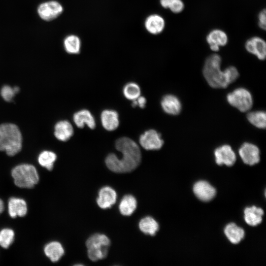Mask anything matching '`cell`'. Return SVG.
Returning a JSON list of instances; mask_svg holds the SVG:
<instances>
[{"mask_svg": "<svg viewBox=\"0 0 266 266\" xmlns=\"http://www.w3.org/2000/svg\"><path fill=\"white\" fill-rule=\"evenodd\" d=\"M221 58L217 54L208 57L203 67V74L208 84L214 88H225L239 76L237 69L233 66L221 69Z\"/></svg>", "mask_w": 266, "mask_h": 266, "instance_id": "2", "label": "cell"}, {"mask_svg": "<svg viewBox=\"0 0 266 266\" xmlns=\"http://www.w3.org/2000/svg\"><path fill=\"white\" fill-rule=\"evenodd\" d=\"M56 159L57 156L55 153L50 151H44L39 155L38 162L40 166L48 170H51Z\"/></svg>", "mask_w": 266, "mask_h": 266, "instance_id": "28", "label": "cell"}, {"mask_svg": "<svg viewBox=\"0 0 266 266\" xmlns=\"http://www.w3.org/2000/svg\"><path fill=\"white\" fill-rule=\"evenodd\" d=\"M165 22L164 18L158 14L148 16L145 21V27L150 33L157 34L164 30Z\"/></svg>", "mask_w": 266, "mask_h": 266, "instance_id": "17", "label": "cell"}, {"mask_svg": "<svg viewBox=\"0 0 266 266\" xmlns=\"http://www.w3.org/2000/svg\"><path fill=\"white\" fill-rule=\"evenodd\" d=\"M116 149L121 152L122 156L119 159L115 154H109L105 159L107 167L116 173H127L132 171L139 165L141 155L138 145L132 139L127 137L118 139L115 142Z\"/></svg>", "mask_w": 266, "mask_h": 266, "instance_id": "1", "label": "cell"}, {"mask_svg": "<svg viewBox=\"0 0 266 266\" xmlns=\"http://www.w3.org/2000/svg\"><path fill=\"white\" fill-rule=\"evenodd\" d=\"M4 210V203L3 201L0 199V214H1Z\"/></svg>", "mask_w": 266, "mask_h": 266, "instance_id": "37", "label": "cell"}, {"mask_svg": "<svg viewBox=\"0 0 266 266\" xmlns=\"http://www.w3.org/2000/svg\"><path fill=\"white\" fill-rule=\"evenodd\" d=\"M8 211L9 216L13 218L25 216L27 212L26 201L20 198H11L8 202Z\"/></svg>", "mask_w": 266, "mask_h": 266, "instance_id": "14", "label": "cell"}, {"mask_svg": "<svg viewBox=\"0 0 266 266\" xmlns=\"http://www.w3.org/2000/svg\"><path fill=\"white\" fill-rule=\"evenodd\" d=\"M11 175L15 184L22 188H32L39 181V176L35 167L30 164L17 166L11 171Z\"/></svg>", "mask_w": 266, "mask_h": 266, "instance_id": "4", "label": "cell"}, {"mask_svg": "<svg viewBox=\"0 0 266 266\" xmlns=\"http://www.w3.org/2000/svg\"><path fill=\"white\" fill-rule=\"evenodd\" d=\"M110 241L104 234L95 233L90 236L86 242V245L88 248H100L109 247Z\"/></svg>", "mask_w": 266, "mask_h": 266, "instance_id": "24", "label": "cell"}, {"mask_svg": "<svg viewBox=\"0 0 266 266\" xmlns=\"http://www.w3.org/2000/svg\"><path fill=\"white\" fill-rule=\"evenodd\" d=\"M170 0H160V4L165 8H168L170 4Z\"/></svg>", "mask_w": 266, "mask_h": 266, "instance_id": "36", "label": "cell"}, {"mask_svg": "<svg viewBox=\"0 0 266 266\" xmlns=\"http://www.w3.org/2000/svg\"><path fill=\"white\" fill-rule=\"evenodd\" d=\"M63 11L62 5L58 1L51 0L41 3L37 8V13L42 20L52 21L59 16Z\"/></svg>", "mask_w": 266, "mask_h": 266, "instance_id": "6", "label": "cell"}, {"mask_svg": "<svg viewBox=\"0 0 266 266\" xmlns=\"http://www.w3.org/2000/svg\"><path fill=\"white\" fill-rule=\"evenodd\" d=\"M245 47L249 53L255 55L259 60L265 59L266 43L263 38L258 36L252 37L246 41Z\"/></svg>", "mask_w": 266, "mask_h": 266, "instance_id": "10", "label": "cell"}, {"mask_svg": "<svg viewBox=\"0 0 266 266\" xmlns=\"http://www.w3.org/2000/svg\"><path fill=\"white\" fill-rule=\"evenodd\" d=\"M54 130L55 137L62 141L68 140L73 134L72 126L66 120L58 122L55 125Z\"/></svg>", "mask_w": 266, "mask_h": 266, "instance_id": "16", "label": "cell"}, {"mask_svg": "<svg viewBox=\"0 0 266 266\" xmlns=\"http://www.w3.org/2000/svg\"><path fill=\"white\" fill-rule=\"evenodd\" d=\"M22 144V134L16 125L5 123L0 125V151L13 156L21 151Z\"/></svg>", "mask_w": 266, "mask_h": 266, "instance_id": "3", "label": "cell"}, {"mask_svg": "<svg viewBox=\"0 0 266 266\" xmlns=\"http://www.w3.org/2000/svg\"><path fill=\"white\" fill-rule=\"evenodd\" d=\"M19 90L18 87L12 88L8 85H5L1 89L0 95L5 101H11L15 95L19 92Z\"/></svg>", "mask_w": 266, "mask_h": 266, "instance_id": "32", "label": "cell"}, {"mask_svg": "<svg viewBox=\"0 0 266 266\" xmlns=\"http://www.w3.org/2000/svg\"><path fill=\"white\" fill-rule=\"evenodd\" d=\"M97 202L100 207L106 209L111 207L116 201L117 194L111 187L105 186L99 192Z\"/></svg>", "mask_w": 266, "mask_h": 266, "instance_id": "12", "label": "cell"}, {"mask_svg": "<svg viewBox=\"0 0 266 266\" xmlns=\"http://www.w3.org/2000/svg\"><path fill=\"white\" fill-rule=\"evenodd\" d=\"M87 249L88 256L92 261H97L105 258L108 252V247Z\"/></svg>", "mask_w": 266, "mask_h": 266, "instance_id": "31", "label": "cell"}, {"mask_svg": "<svg viewBox=\"0 0 266 266\" xmlns=\"http://www.w3.org/2000/svg\"><path fill=\"white\" fill-rule=\"evenodd\" d=\"M136 100L138 106H139L141 108H143L145 107L146 103V100L144 97L139 96L136 99Z\"/></svg>", "mask_w": 266, "mask_h": 266, "instance_id": "35", "label": "cell"}, {"mask_svg": "<svg viewBox=\"0 0 266 266\" xmlns=\"http://www.w3.org/2000/svg\"><path fill=\"white\" fill-rule=\"evenodd\" d=\"M193 192L196 196L203 201L212 200L216 195L215 189L205 181H199L193 186Z\"/></svg>", "mask_w": 266, "mask_h": 266, "instance_id": "11", "label": "cell"}, {"mask_svg": "<svg viewBox=\"0 0 266 266\" xmlns=\"http://www.w3.org/2000/svg\"><path fill=\"white\" fill-rule=\"evenodd\" d=\"M247 118L249 122L259 129H265L266 126V112L263 111H256L248 113Z\"/></svg>", "mask_w": 266, "mask_h": 266, "instance_id": "27", "label": "cell"}, {"mask_svg": "<svg viewBox=\"0 0 266 266\" xmlns=\"http://www.w3.org/2000/svg\"><path fill=\"white\" fill-rule=\"evenodd\" d=\"M139 228L145 234L153 236L159 230V226L154 218L150 216H147L140 221Z\"/></svg>", "mask_w": 266, "mask_h": 266, "instance_id": "25", "label": "cell"}, {"mask_svg": "<svg viewBox=\"0 0 266 266\" xmlns=\"http://www.w3.org/2000/svg\"><path fill=\"white\" fill-rule=\"evenodd\" d=\"M184 4L181 0H171L168 8L174 13H179L183 11Z\"/></svg>", "mask_w": 266, "mask_h": 266, "instance_id": "33", "label": "cell"}, {"mask_svg": "<svg viewBox=\"0 0 266 266\" xmlns=\"http://www.w3.org/2000/svg\"><path fill=\"white\" fill-rule=\"evenodd\" d=\"M161 106L166 113L172 115L178 114L181 110V103L179 99L170 94L166 95L163 98Z\"/></svg>", "mask_w": 266, "mask_h": 266, "instance_id": "15", "label": "cell"}, {"mask_svg": "<svg viewBox=\"0 0 266 266\" xmlns=\"http://www.w3.org/2000/svg\"><path fill=\"white\" fill-rule=\"evenodd\" d=\"M64 46L67 53L72 54H78L80 50L81 41L78 36L69 35L65 38Z\"/></svg>", "mask_w": 266, "mask_h": 266, "instance_id": "26", "label": "cell"}, {"mask_svg": "<svg viewBox=\"0 0 266 266\" xmlns=\"http://www.w3.org/2000/svg\"><path fill=\"white\" fill-rule=\"evenodd\" d=\"M206 41L210 49L214 52L219 50L220 46L226 45L228 41L227 34L223 31L215 29L211 31L206 36Z\"/></svg>", "mask_w": 266, "mask_h": 266, "instance_id": "13", "label": "cell"}, {"mask_svg": "<svg viewBox=\"0 0 266 266\" xmlns=\"http://www.w3.org/2000/svg\"><path fill=\"white\" fill-rule=\"evenodd\" d=\"M239 154L243 162L250 166L258 163L260 160L259 148L251 143H243L239 149Z\"/></svg>", "mask_w": 266, "mask_h": 266, "instance_id": "8", "label": "cell"}, {"mask_svg": "<svg viewBox=\"0 0 266 266\" xmlns=\"http://www.w3.org/2000/svg\"><path fill=\"white\" fill-rule=\"evenodd\" d=\"M101 121L103 128L109 131L116 129L119 124L118 113L113 110H105L101 114Z\"/></svg>", "mask_w": 266, "mask_h": 266, "instance_id": "19", "label": "cell"}, {"mask_svg": "<svg viewBox=\"0 0 266 266\" xmlns=\"http://www.w3.org/2000/svg\"><path fill=\"white\" fill-rule=\"evenodd\" d=\"M137 201L135 198L131 195H127L122 199L119 205V209L122 215L130 216L136 208Z\"/></svg>", "mask_w": 266, "mask_h": 266, "instance_id": "23", "label": "cell"}, {"mask_svg": "<svg viewBox=\"0 0 266 266\" xmlns=\"http://www.w3.org/2000/svg\"><path fill=\"white\" fill-rule=\"evenodd\" d=\"M123 94L127 99L133 100L140 96V89L137 84L133 82L129 83L125 86Z\"/></svg>", "mask_w": 266, "mask_h": 266, "instance_id": "29", "label": "cell"}, {"mask_svg": "<svg viewBox=\"0 0 266 266\" xmlns=\"http://www.w3.org/2000/svg\"><path fill=\"white\" fill-rule=\"evenodd\" d=\"M244 213V220L246 223L250 226H257L262 221L264 211L261 208L255 206L247 207L245 209Z\"/></svg>", "mask_w": 266, "mask_h": 266, "instance_id": "20", "label": "cell"}, {"mask_svg": "<svg viewBox=\"0 0 266 266\" xmlns=\"http://www.w3.org/2000/svg\"><path fill=\"white\" fill-rule=\"evenodd\" d=\"M14 239V233L10 229L5 228L0 231V245L7 248L13 243Z\"/></svg>", "mask_w": 266, "mask_h": 266, "instance_id": "30", "label": "cell"}, {"mask_svg": "<svg viewBox=\"0 0 266 266\" xmlns=\"http://www.w3.org/2000/svg\"><path fill=\"white\" fill-rule=\"evenodd\" d=\"M139 141L141 146L147 150H159L164 144L161 134L154 130L146 131L140 135Z\"/></svg>", "mask_w": 266, "mask_h": 266, "instance_id": "7", "label": "cell"}, {"mask_svg": "<svg viewBox=\"0 0 266 266\" xmlns=\"http://www.w3.org/2000/svg\"><path fill=\"white\" fill-rule=\"evenodd\" d=\"M266 9H264L259 13L258 15V25L261 29L264 30H266Z\"/></svg>", "mask_w": 266, "mask_h": 266, "instance_id": "34", "label": "cell"}, {"mask_svg": "<svg viewBox=\"0 0 266 266\" xmlns=\"http://www.w3.org/2000/svg\"><path fill=\"white\" fill-rule=\"evenodd\" d=\"M228 102L241 112H246L253 105V98L251 93L243 88H238L228 94Z\"/></svg>", "mask_w": 266, "mask_h": 266, "instance_id": "5", "label": "cell"}, {"mask_svg": "<svg viewBox=\"0 0 266 266\" xmlns=\"http://www.w3.org/2000/svg\"><path fill=\"white\" fill-rule=\"evenodd\" d=\"M215 162L218 165L233 166L236 161V155L231 146L227 144L217 148L214 151Z\"/></svg>", "mask_w": 266, "mask_h": 266, "instance_id": "9", "label": "cell"}, {"mask_svg": "<svg viewBox=\"0 0 266 266\" xmlns=\"http://www.w3.org/2000/svg\"><path fill=\"white\" fill-rule=\"evenodd\" d=\"M170 0L171 1V0Z\"/></svg>", "mask_w": 266, "mask_h": 266, "instance_id": "38", "label": "cell"}, {"mask_svg": "<svg viewBox=\"0 0 266 266\" xmlns=\"http://www.w3.org/2000/svg\"><path fill=\"white\" fill-rule=\"evenodd\" d=\"M73 121L79 128H83L85 125L91 129H95L96 127L94 117L88 110L83 109L76 112L73 115Z\"/></svg>", "mask_w": 266, "mask_h": 266, "instance_id": "18", "label": "cell"}, {"mask_svg": "<svg viewBox=\"0 0 266 266\" xmlns=\"http://www.w3.org/2000/svg\"><path fill=\"white\" fill-rule=\"evenodd\" d=\"M44 252L52 262H58L65 252L62 244L57 241H52L46 244Z\"/></svg>", "mask_w": 266, "mask_h": 266, "instance_id": "21", "label": "cell"}, {"mask_svg": "<svg viewBox=\"0 0 266 266\" xmlns=\"http://www.w3.org/2000/svg\"><path fill=\"white\" fill-rule=\"evenodd\" d=\"M224 233L230 242L238 243L244 236V231L234 223L229 224L225 228Z\"/></svg>", "mask_w": 266, "mask_h": 266, "instance_id": "22", "label": "cell"}]
</instances>
